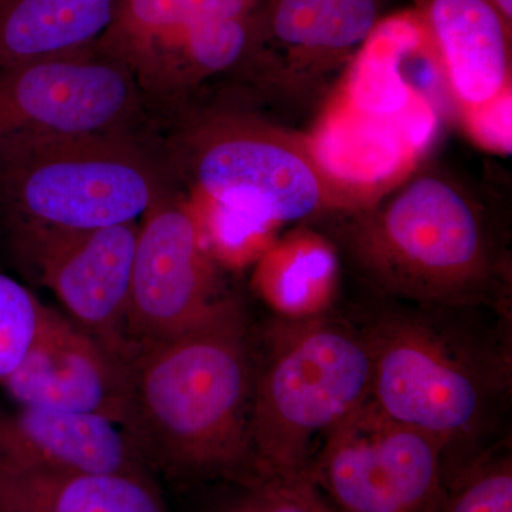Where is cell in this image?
I'll list each match as a JSON object with an SVG mask.
<instances>
[{"label":"cell","instance_id":"ba28073f","mask_svg":"<svg viewBox=\"0 0 512 512\" xmlns=\"http://www.w3.org/2000/svg\"><path fill=\"white\" fill-rule=\"evenodd\" d=\"M181 153L194 190L278 227L325 204L313 160L254 119L215 116L184 134Z\"/></svg>","mask_w":512,"mask_h":512},{"label":"cell","instance_id":"5b68a950","mask_svg":"<svg viewBox=\"0 0 512 512\" xmlns=\"http://www.w3.org/2000/svg\"><path fill=\"white\" fill-rule=\"evenodd\" d=\"M164 192L156 165L121 131L0 158V210L12 232L127 224Z\"/></svg>","mask_w":512,"mask_h":512},{"label":"cell","instance_id":"603a6c76","mask_svg":"<svg viewBox=\"0 0 512 512\" xmlns=\"http://www.w3.org/2000/svg\"><path fill=\"white\" fill-rule=\"evenodd\" d=\"M45 311L25 285L0 272V386L28 355Z\"/></svg>","mask_w":512,"mask_h":512},{"label":"cell","instance_id":"6da1fadb","mask_svg":"<svg viewBox=\"0 0 512 512\" xmlns=\"http://www.w3.org/2000/svg\"><path fill=\"white\" fill-rule=\"evenodd\" d=\"M255 345L234 299L128 362L123 429L150 467L185 478H258L252 454Z\"/></svg>","mask_w":512,"mask_h":512},{"label":"cell","instance_id":"7c38bea8","mask_svg":"<svg viewBox=\"0 0 512 512\" xmlns=\"http://www.w3.org/2000/svg\"><path fill=\"white\" fill-rule=\"evenodd\" d=\"M0 467L151 474L140 448L120 424L90 414L23 406L0 412Z\"/></svg>","mask_w":512,"mask_h":512},{"label":"cell","instance_id":"9c48e42d","mask_svg":"<svg viewBox=\"0 0 512 512\" xmlns=\"http://www.w3.org/2000/svg\"><path fill=\"white\" fill-rule=\"evenodd\" d=\"M229 299L187 201L164 192L138 224L127 315L131 345L138 350L188 332Z\"/></svg>","mask_w":512,"mask_h":512},{"label":"cell","instance_id":"8fae6325","mask_svg":"<svg viewBox=\"0 0 512 512\" xmlns=\"http://www.w3.org/2000/svg\"><path fill=\"white\" fill-rule=\"evenodd\" d=\"M2 387L19 406L90 414L123 427L128 362L46 306L28 355Z\"/></svg>","mask_w":512,"mask_h":512},{"label":"cell","instance_id":"7402d4cb","mask_svg":"<svg viewBox=\"0 0 512 512\" xmlns=\"http://www.w3.org/2000/svg\"><path fill=\"white\" fill-rule=\"evenodd\" d=\"M234 484L231 494L204 512H329L309 477H258Z\"/></svg>","mask_w":512,"mask_h":512},{"label":"cell","instance_id":"7a4b0ae2","mask_svg":"<svg viewBox=\"0 0 512 512\" xmlns=\"http://www.w3.org/2000/svg\"><path fill=\"white\" fill-rule=\"evenodd\" d=\"M390 312L363 330L373 359L370 402L451 451L493 426L511 390L510 343L491 342L446 308Z\"/></svg>","mask_w":512,"mask_h":512},{"label":"cell","instance_id":"30bf717a","mask_svg":"<svg viewBox=\"0 0 512 512\" xmlns=\"http://www.w3.org/2000/svg\"><path fill=\"white\" fill-rule=\"evenodd\" d=\"M20 255L77 325L130 362L127 338L138 222L93 229L13 231Z\"/></svg>","mask_w":512,"mask_h":512},{"label":"cell","instance_id":"5bb4252c","mask_svg":"<svg viewBox=\"0 0 512 512\" xmlns=\"http://www.w3.org/2000/svg\"><path fill=\"white\" fill-rule=\"evenodd\" d=\"M256 39L255 19L202 20L96 47L158 90H173L221 73L247 55Z\"/></svg>","mask_w":512,"mask_h":512},{"label":"cell","instance_id":"cb8c5ba5","mask_svg":"<svg viewBox=\"0 0 512 512\" xmlns=\"http://www.w3.org/2000/svg\"><path fill=\"white\" fill-rule=\"evenodd\" d=\"M494 5L500 10L501 15L508 25L512 22V0H493Z\"/></svg>","mask_w":512,"mask_h":512},{"label":"cell","instance_id":"277c9868","mask_svg":"<svg viewBox=\"0 0 512 512\" xmlns=\"http://www.w3.org/2000/svg\"><path fill=\"white\" fill-rule=\"evenodd\" d=\"M366 274L423 308H497V262L484 222L457 188L421 177L356 227Z\"/></svg>","mask_w":512,"mask_h":512},{"label":"cell","instance_id":"44dd1931","mask_svg":"<svg viewBox=\"0 0 512 512\" xmlns=\"http://www.w3.org/2000/svg\"><path fill=\"white\" fill-rule=\"evenodd\" d=\"M437 512H512V457L484 451L448 471Z\"/></svg>","mask_w":512,"mask_h":512},{"label":"cell","instance_id":"e0dca14e","mask_svg":"<svg viewBox=\"0 0 512 512\" xmlns=\"http://www.w3.org/2000/svg\"><path fill=\"white\" fill-rule=\"evenodd\" d=\"M380 0H275L256 36L298 59H326L362 47L379 25Z\"/></svg>","mask_w":512,"mask_h":512},{"label":"cell","instance_id":"ac0fdd59","mask_svg":"<svg viewBox=\"0 0 512 512\" xmlns=\"http://www.w3.org/2000/svg\"><path fill=\"white\" fill-rule=\"evenodd\" d=\"M254 288L282 320L322 318L336 298L338 261L323 239L301 234L272 245L259 259Z\"/></svg>","mask_w":512,"mask_h":512},{"label":"cell","instance_id":"d4e9b609","mask_svg":"<svg viewBox=\"0 0 512 512\" xmlns=\"http://www.w3.org/2000/svg\"><path fill=\"white\" fill-rule=\"evenodd\" d=\"M329 512H338V511H336L335 508H333L332 505L329 504Z\"/></svg>","mask_w":512,"mask_h":512},{"label":"cell","instance_id":"52a82bcc","mask_svg":"<svg viewBox=\"0 0 512 512\" xmlns=\"http://www.w3.org/2000/svg\"><path fill=\"white\" fill-rule=\"evenodd\" d=\"M138 107L134 74L94 47L0 72V158L114 133Z\"/></svg>","mask_w":512,"mask_h":512},{"label":"cell","instance_id":"d6986e66","mask_svg":"<svg viewBox=\"0 0 512 512\" xmlns=\"http://www.w3.org/2000/svg\"><path fill=\"white\" fill-rule=\"evenodd\" d=\"M254 8L255 0H117L113 20L94 46L113 45L202 20L244 18Z\"/></svg>","mask_w":512,"mask_h":512},{"label":"cell","instance_id":"ffe728a7","mask_svg":"<svg viewBox=\"0 0 512 512\" xmlns=\"http://www.w3.org/2000/svg\"><path fill=\"white\" fill-rule=\"evenodd\" d=\"M187 205L197 224L202 245L214 262L241 268L259 261L272 247L275 227L247 212L211 200L197 191H192Z\"/></svg>","mask_w":512,"mask_h":512},{"label":"cell","instance_id":"2e32d148","mask_svg":"<svg viewBox=\"0 0 512 512\" xmlns=\"http://www.w3.org/2000/svg\"><path fill=\"white\" fill-rule=\"evenodd\" d=\"M117 0H0V72L89 50Z\"/></svg>","mask_w":512,"mask_h":512},{"label":"cell","instance_id":"3957f363","mask_svg":"<svg viewBox=\"0 0 512 512\" xmlns=\"http://www.w3.org/2000/svg\"><path fill=\"white\" fill-rule=\"evenodd\" d=\"M365 333L326 316L278 319L255 348L252 454L259 477H308L326 437L370 399Z\"/></svg>","mask_w":512,"mask_h":512},{"label":"cell","instance_id":"8992f818","mask_svg":"<svg viewBox=\"0 0 512 512\" xmlns=\"http://www.w3.org/2000/svg\"><path fill=\"white\" fill-rule=\"evenodd\" d=\"M446 447L367 400L326 437L308 477L338 512H437Z\"/></svg>","mask_w":512,"mask_h":512},{"label":"cell","instance_id":"4fadbf2b","mask_svg":"<svg viewBox=\"0 0 512 512\" xmlns=\"http://www.w3.org/2000/svg\"><path fill=\"white\" fill-rule=\"evenodd\" d=\"M451 89L471 114L510 99L511 25L493 0H419Z\"/></svg>","mask_w":512,"mask_h":512},{"label":"cell","instance_id":"9a60e30c","mask_svg":"<svg viewBox=\"0 0 512 512\" xmlns=\"http://www.w3.org/2000/svg\"><path fill=\"white\" fill-rule=\"evenodd\" d=\"M0 512H170L146 473L0 467Z\"/></svg>","mask_w":512,"mask_h":512}]
</instances>
